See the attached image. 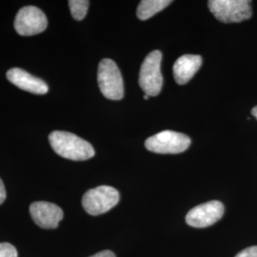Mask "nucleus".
Returning <instances> with one entry per match:
<instances>
[{
  "label": "nucleus",
  "mask_w": 257,
  "mask_h": 257,
  "mask_svg": "<svg viewBox=\"0 0 257 257\" xmlns=\"http://www.w3.org/2000/svg\"><path fill=\"white\" fill-rule=\"evenodd\" d=\"M50 144L58 156L74 161H84L94 156V149L83 138L72 133L55 131L49 136Z\"/></svg>",
  "instance_id": "f257e3e1"
},
{
  "label": "nucleus",
  "mask_w": 257,
  "mask_h": 257,
  "mask_svg": "<svg viewBox=\"0 0 257 257\" xmlns=\"http://www.w3.org/2000/svg\"><path fill=\"white\" fill-rule=\"evenodd\" d=\"M251 113H252V115L257 119V106H255V107L251 110Z\"/></svg>",
  "instance_id": "a211bd4d"
},
{
  "label": "nucleus",
  "mask_w": 257,
  "mask_h": 257,
  "mask_svg": "<svg viewBox=\"0 0 257 257\" xmlns=\"http://www.w3.org/2000/svg\"><path fill=\"white\" fill-rule=\"evenodd\" d=\"M18 250L10 243H0V257H18Z\"/></svg>",
  "instance_id": "4468645a"
},
{
  "label": "nucleus",
  "mask_w": 257,
  "mask_h": 257,
  "mask_svg": "<svg viewBox=\"0 0 257 257\" xmlns=\"http://www.w3.org/2000/svg\"><path fill=\"white\" fill-rule=\"evenodd\" d=\"M6 196H7V194H6L5 186H4V183L2 182V180L0 179V205L5 201Z\"/></svg>",
  "instance_id": "dca6fc26"
},
{
  "label": "nucleus",
  "mask_w": 257,
  "mask_h": 257,
  "mask_svg": "<svg viewBox=\"0 0 257 257\" xmlns=\"http://www.w3.org/2000/svg\"><path fill=\"white\" fill-rule=\"evenodd\" d=\"M118 191L110 186H99L87 191L82 197L84 210L91 215H100L119 202Z\"/></svg>",
  "instance_id": "20e7f679"
},
{
  "label": "nucleus",
  "mask_w": 257,
  "mask_h": 257,
  "mask_svg": "<svg viewBox=\"0 0 257 257\" xmlns=\"http://www.w3.org/2000/svg\"><path fill=\"white\" fill-rule=\"evenodd\" d=\"M89 6H90V1L88 0H70L69 1V7L71 10L72 17L75 20H82L85 19Z\"/></svg>",
  "instance_id": "ddd939ff"
},
{
  "label": "nucleus",
  "mask_w": 257,
  "mask_h": 257,
  "mask_svg": "<svg viewBox=\"0 0 257 257\" xmlns=\"http://www.w3.org/2000/svg\"><path fill=\"white\" fill-rule=\"evenodd\" d=\"M235 257H257V246H252L242 249Z\"/></svg>",
  "instance_id": "2eb2a0df"
},
{
  "label": "nucleus",
  "mask_w": 257,
  "mask_h": 257,
  "mask_svg": "<svg viewBox=\"0 0 257 257\" xmlns=\"http://www.w3.org/2000/svg\"><path fill=\"white\" fill-rule=\"evenodd\" d=\"M97 81L102 94L110 100H120L124 96V84L116 63L109 59H102L98 65Z\"/></svg>",
  "instance_id": "f03ea898"
},
{
  "label": "nucleus",
  "mask_w": 257,
  "mask_h": 257,
  "mask_svg": "<svg viewBox=\"0 0 257 257\" xmlns=\"http://www.w3.org/2000/svg\"><path fill=\"white\" fill-rule=\"evenodd\" d=\"M162 54L156 50L145 57L140 68L139 85L142 91L149 96L158 95L163 85V77L161 74Z\"/></svg>",
  "instance_id": "7ed1b4c3"
},
{
  "label": "nucleus",
  "mask_w": 257,
  "mask_h": 257,
  "mask_svg": "<svg viewBox=\"0 0 257 257\" xmlns=\"http://www.w3.org/2000/svg\"><path fill=\"white\" fill-rule=\"evenodd\" d=\"M149 98H150V96H149V95H147V94H145V95H144V99H145V100H148Z\"/></svg>",
  "instance_id": "6ab92c4d"
},
{
  "label": "nucleus",
  "mask_w": 257,
  "mask_h": 257,
  "mask_svg": "<svg viewBox=\"0 0 257 257\" xmlns=\"http://www.w3.org/2000/svg\"><path fill=\"white\" fill-rule=\"evenodd\" d=\"M202 57L200 55H185L180 56L174 65V76L179 85L189 82L200 69Z\"/></svg>",
  "instance_id": "9b49d317"
},
{
  "label": "nucleus",
  "mask_w": 257,
  "mask_h": 257,
  "mask_svg": "<svg viewBox=\"0 0 257 257\" xmlns=\"http://www.w3.org/2000/svg\"><path fill=\"white\" fill-rule=\"evenodd\" d=\"M48 26L45 14L35 6H26L19 10L15 19V29L23 37H31L43 33Z\"/></svg>",
  "instance_id": "0eeeda50"
},
{
  "label": "nucleus",
  "mask_w": 257,
  "mask_h": 257,
  "mask_svg": "<svg viewBox=\"0 0 257 257\" xmlns=\"http://www.w3.org/2000/svg\"><path fill=\"white\" fill-rule=\"evenodd\" d=\"M248 0H210L211 14L223 23H236L249 19L252 15Z\"/></svg>",
  "instance_id": "39448f33"
},
{
  "label": "nucleus",
  "mask_w": 257,
  "mask_h": 257,
  "mask_svg": "<svg viewBox=\"0 0 257 257\" xmlns=\"http://www.w3.org/2000/svg\"><path fill=\"white\" fill-rule=\"evenodd\" d=\"M7 78L19 89L35 94H45L49 91L48 85L42 79L29 74L20 68H13L7 72Z\"/></svg>",
  "instance_id": "9d476101"
},
{
  "label": "nucleus",
  "mask_w": 257,
  "mask_h": 257,
  "mask_svg": "<svg viewBox=\"0 0 257 257\" xmlns=\"http://www.w3.org/2000/svg\"><path fill=\"white\" fill-rule=\"evenodd\" d=\"M192 143L188 136L174 131H163L148 138L145 147L150 152L161 155L181 154Z\"/></svg>",
  "instance_id": "423d86ee"
},
{
  "label": "nucleus",
  "mask_w": 257,
  "mask_h": 257,
  "mask_svg": "<svg viewBox=\"0 0 257 257\" xmlns=\"http://www.w3.org/2000/svg\"><path fill=\"white\" fill-rule=\"evenodd\" d=\"M171 0H142L138 5L137 16L140 20H147L167 8Z\"/></svg>",
  "instance_id": "f8f14e48"
},
{
  "label": "nucleus",
  "mask_w": 257,
  "mask_h": 257,
  "mask_svg": "<svg viewBox=\"0 0 257 257\" xmlns=\"http://www.w3.org/2000/svg\"><path fill=\"white\" fill-rule=\"evenodd\" d=\"M30 213L37 226L43 229H55L63 219V211L54 203L38 201L30 206Z\"/></svg>",
  "instance_id": "1a4fd4ad"
},
{
  "label": "nucleus",
  "mask_w": 257,
  "mask_h": 257,
  "mask_svg": "<svg viewBox=\"0 0 257 257\" xmlns=\"http://www.w3.org/2000/svg\"><path fill=\"white\" fill-rule=\"evenodd\" d=\"M224 211V205L220 201L212 200L203 203L187 213L186 222L193 228H207L220 220Z\"/></svg>",
  "instance_id": "6e6552de"
},
{
  "label": "nucleus",
  "mask_w": 257,
  "mask_h": 257,
  "mask_svg": "<svg viewBox=\"0 0 257 257\" xmlns=\"http://www.w3.org/2000/svg\"><path fill=\"white\" fill-rule=\"evenodd\" d=\"M90 257H116L115 254L111 250H102L100 252H97Z\"/></svg>",
  "instance_id": "f3484780"
}]
</instances>
